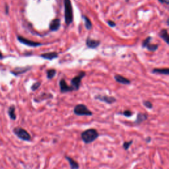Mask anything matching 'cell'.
I'll list each match as a JSON object with an SVG mask.
<instances>
[{"instance_id":"6da1fadb","label":"cell","mask_w":169,"mask_h":169,"mask_svg":"<svg viewBox=\"0 0 169 169\" xmlns=\"http://www.w3.org/2000/svg\"><path fill=\"white\" fill-rule=\"evenodd\" d=\"M81 137L82 141L84 142V143L90 144L95 142L99 137V133L96 129L90 128L82 132Z\"/></svg>"},{"instance_id":"7a4b0ae2","label":"cell","mask_w":169,"mask_h":169,"mask_svg":"<svg viewBox=\"0 0 169 169\" xmlns=\"http://www.w3.org/2000/svg\"><path fill=\"white\" fill-rule=\"evenodd\" d=\"M65 7V21L67 25H70L74 21L73 8L71 0H64Z\"/></svg>"},{"instance_id":"3957f363","label":"cell","mask_w":169,"mask_h":169,"mask_svg":"<svg viewBox=\"0 0 169 169\" xmlns=\"http://www.w3.org/2000/svg\"><path fill=\"white\" fill-rule=\"evenodd\" d=\"M13 132L15 136L23 141L30 142L31 140V136L26 129L21 127H15L13 129Z\"/></svg>"},{"instance_id":"277c9868","label":"cell","mask_w":169,"mask_h":169,"mask_svg":"<svg viewBox=\"0 0 169 169\" xmlns=\"http://www.w3.org/2000/svg\"><path fill=\"white\" fill-rule=\"evenodd\" d=\"M74 113L79 116H93V112L87 107V106L83 104H79L76 105L74 109Z\"/></svg>"},{"instance_id":"5b68a950","label":"cell","mask_w":169,"mask_h":169,"mask_svg":"<svg viewBox=\"0 0 169 169\" xmlns=\"http://www.w3.org/2000/svg\"><path fill=\"white\" fill-rule=\"evenodd\" d=\"M85 75H86L85 72L81 71V72H80L78 75H77L76 77H74V78L71 79V87L74 89L75 91H77V90L79 89L81 80L83 79V78Z\"/></svg>"},{"instance_id":"8992f818","label":"cell","mask_w":169,"mask_h":169,"mask_svg":"<svg viewBox=\"0 0 169 169\" xmlns=\"http://www.w3.org/2000/svg\"><path fill=\"white\" fill-rule=\"evenodd\" d=\"M95 99L101 101V102H104L107 104H111L116 102V99L114 96H110L107 95H98L95 96Z\"/></svg>"},{"instance_id":"52a82bcc","label":"cell","mask_w":169,"mask_h":169,"mask_svg":"<svg viewBox=\"0 0 169 169\" xmlns=\"http://www.w3.org/2000/svg\"><path fill=\"white\" fill-rule=\"evenodd\" d=\"M17 39L21 43L23 44H25L28 46H32V47H36V46H40L42 45V43L40 42H34L29 40L28 39H27V38H24L21 36H17Z\"/></svg>"},{"instance_id":"ba28073f","label":"cell","mask_w":169,"mask_h":169,"mask_svg":"<svg viewBox=\"0 0 169 169\" xmlns=\"http://www.w3.org/2000/svg\"><path fill=\"white\" fill-rule=\"evenodd\" d=\"M60 91L62 93H65L68 92H71V91H75L74 89L71 86H69L67 84L66 81L64 79H62L60 81Z\"/></svg>"},{"instance_id":"9c48e42d","label":"cell","mask_w":169,"mask_h":169,"mask_svg":"<svg viewBox=\"0 0 169 169\" xmlns=\"http://www.w3.org/2000/svg\"><path fill=\"white\" fill-rule=\"evenodd\" d=\"M53 98V95L49 93H43L39 96H36V98L34 99V100L36 103H40L42 101H44L47 99H50Z\"/></svg>"},{"instance_id":"30bf717a","label":"cell","mask_w":169,"mask_h":169,"mask_svg":"<svg viewBox=\"0 0 169 169\" xmlns=\"http://www.w3.org/2000/svg\"><path fill=\"white\" fill-rule=\"evenodd\" d=\"M148 117H149V116H148L147 114L139 112L137 115L136 119L135 120V121H134L133 123L135 124H136V125H139V124H142L143 122L146 121V120H147L148 119Z\"/></svg>"},{"instance_id":"8fae6325","label":"cell","mask_w":169,"mask_h":169,"mask_svg":"<svg viewBox=\"0 0 169 169\" xmlns=\"http://www.w3.org/2000/svg\"><path fill=\"white\" fill-rule=\"evenodd\" d=\"M60 19L57 18L52 20L50 24V29L52 31H57L60 27Z\"/></svg>"},{"instance_id":"7c38bea8","label":"cell","mask_w":169,"mask_h":169,"mask_svg":"<svg viewBox=\"0 0 169 169\" xmlns=\"http://www.w3.org/2000/svg\"><path fill=\"white\" fill-rule=\"evenodd\" d=\"M100 41L88 38L86 40V45L90 48H96L100 46Z\"/></svg>"},{"instance_id":"4fadbf2b","label":"cell","mask_w":169,"mask_h":169,"mask_svg":"<svg viewBox=\"0 0 169 169\" xmlns=\"http://www.w3.org/2000/svg\"><path fill=\"white\" fill-rule=\"evenodd\" d=\"M40 56L45 60H52L54 59L57 58L58 57V54L56 52H47L44 53V54H42L40 55Z\"/></svg>"},{"instance_id":"5bb4252c","label":"cell","mask_w":169,"mask_h":169,"mask_svg":"<svg viewBox=\"0 0 169 169\" xmlns=\"http://www.w3.org/2000/svg\"><path fill=\"white\" fill-rule=\"evenodd\" d=\"M114 79L118 83L124 84V85H129L131 83V81H130L129 79L125 78V77L120 75H114Z\"/></svg>"},{"instance_id":"9a60e30c","label":"cell","mask_w":169,"mask_h":169,"mask_svg":"<svg viewBox=\"0 0 169 169\" xmlns=\"http://www.w3.org/2000/svg\"><path fill=\"white\" fill-rule=\"evenodd\" d=\"M65 158L66 160L68 161L71 169H79V163H77L76 161H75L74 159H73L69 156H65Z\"/></svg>"},{"instance_id":"2e32d148","label":"cell","mask_w":169,"mask_h":169,"mask_svg":"<svg viewBox=\"0 0 169 169\" xmlns=\"http://www.w3.org/2000/svg\"><path fill=\"white\" fill-rule=\"evenodd\" d=\"M159 36L162 38L163 40H165L167 44H169V36H168V33L167 29H162L159 33Z\"/></svg>"},{"instance_id":"e0dca14e","label":"cell","mask_w":169,"mask_h":169,"mask_svg":"<svg viewBox=\"0 0 169 169\" xmlns=\"http://www.w3.org/2000/svg\"><path fill=\"white\" fill-rule=\"evenodd\" d=\"M8 114L11 120H15L17 118V116L15 114V107L14 105H11L8 109Z\"/></svg>"},{"instance_id":"ac0fdd59","label":"cell","mask_w":169,"mask_h":169,"mask_svg":"<svg viewBox=\"0 0 169 169\" xmlns=\"http://www.w3.org/2000/svg\"><path fill=\"white\" fill-rule=\"evenodd\" d=\"M152 72L154 74H159L163 75H168L169 74V69L168 68H155L152 70Z\"/></svg>"},{"instance_id":"d6986e66","label":"cell","mask_w":169,"mask_h":169,"mask_svg":"<svg viewBox=\"0 0 169 169\" xmlns=\"http://www.w3.org/2000/svg\"><path fill=\"white\" fill-rule=\"evenodd\" d=\"M83 20H84V22H85V28L87 30H91V28H92V27H93V25H92V23H91L90 19L87 17L85 16V15H83Z\"/></svg>"},{"instance_id":"ffe728a7","label":"cell","mask_w":169,"mask_h":169,"mask_svg":"<svg viewBox=\"0 0 169 169\" xmlns=\"http://www.w3.org/2000/svg\"><path fill=\"white\" fill-rule=\"evenodd\" d=\"M56 74V70L55 69H50L46 71V75L48 79H52Z\"/></svg>"},{"instance_id":"44dd1931","label":"cell","mask_w":169,"mask_h":169,"mask_svg":"<svg viewBox=\"0 0 169 169\" xmlns=\"http://www.w3.org/2000/svg\"><path fill=\"white\" fill-rule=\"evenodd\" d=\"M31 67H24V68H17L15 70V71H13V73L17 75L19 74H23V73H25V72L27 71L28 70H30Z\"/></svg>"},{"instance_id":"7402d4cb","label":"cell","mask_w":169,"mask_h":169,"mask_svg":"<svg viewBox=\"0 0 169 169\" xmlns=\"http://www.w3.org/2000/svg\"><path fill=\"white\" fill-rule=\"evenodd\" d=\"M146 48H147V50L149 51H151V52H155L158 48V44H149Z\"/></svg>"},{"instance_id":"603a6c76","label":"cell","mask_w":169,"mask_h":169,"mask_svg":"<svg viewBox=\"0 0 169 169\" xmlns=\"http://www.w3.org/2000/svg\"><path fill=\"white\" fill-rule=\"evenodd\" d=\"M133 143V140H130L129 142H124L123 143V148L125 151H128L129 148L130 147V146H132Z\"/></svg>"},{"instance_id":"cb8c5ba5","label":"cell","mask_w":169,"mask_h":169,"mask_svg":"<svg viewBox=\"0 0 169 169\" xmlns=\"http://www.w3.org/2000/svg\"><path fill=\"white\" fill-rule=\"evenodd\" d=\"M119 114H121L124 115V116L126 117V118H130L133 114V113L132 112V111L129 110H125L122 113H119Z\"/></svg>"},{"instance_id":"d4e9b609","label":"cell","mask_w":169,"mask_h":169,"mask_svg":"<svg viewBox=\"0 0 169 169\" xmlns=\"http://www.w3.org/2000/svg\"><path fill=\"white\" fill-rule=\"evenodd\" d=\"M143 105L145 106V107H146L148 109H152L153 107V105L152 103L150 102V101H149V100L143 101Z\"/></svg>"},{"instance_id":"484cf974","label":"cell","mask_w":169,"mask_h":169,"mask_svg":"<svg viewBox=\"0 0 169 169\" xmlns=\"http://www.w3.org/2000/svg\"><path fill=\"white\" fill-rule=\"evenodd\" d=\"M152 39V37L151 36H148L146 40H145L143 42H142V47L143 48H146V46L149 44H150V42Z\"/></svg>"},{"instance_id":"4316f807","label":"cell","mask_w":169,"mask_h":169,"mask_svg":"<svg viewBox=\"0 0 169 169\" xmlns=\"http://www.w3.org/2000/svg\"><path fill=\"white\" fill-rule=\"evenodd\" d=\"M40 85H41L40 82H36V83H35L32 85L31 90L33 91H35L36 90H37L38 88L40 87Z\"/></svg>"},{"instance_id":"83f0119b","label":"cell","mask_w":169,"mask_h":169,"mask_svg":"<svg viewBox=\"0 0 169 169\" xmlns=\"http://www.w3.org/2000/svg\"><path fill=\"white\" fill-rule=\"evenodd\" d=\"M107 23L108 25L110 27H114L116 26V24L115 22H114L113 21H111V20H109L107 21Z\"/></svg>"},{"instance_id":"f1b7e54d","label":"cell","mask_w":169,"mask_h":169,"mask_svg":"<svg viewBox=\"0 0 169 169\" xmlns=\"http://www.w3.org/2000/svg\"><path fill=\"white\" fill-rule=\"evenodd\" d=\"M151 140H152V139H151V137H147L146 138V143H150V142H151Z\"/></svg>"},{"instance_id":"f546056e","label":"cell","mask_w":169,"mask_h":169,"mask_svg":"<svg viewBox=\"0 0 169 169\" xmlns=\"http://www.w3.org/2000/svg\"><path fill=\"white\" fill-rule=\"evenodd\" d=\"M159 2L162 3H166V4H168V0H158Z\"/></svg>"},{"instance_id":"4dcf8cb0","label":"cell","mask_w":169,"mask_h":169,"mask_svg":"<svg viewBox=\"0 0 169 169\" xmlns=\"http://www.w3.org/2000/svg\"><path fill=\"white\" fill-rule=\"evenodd\" d=\"M3 58V55L1 52H0V59H2Z\"/></svg>"},{"instance_id":"1f68e13d","label":"cell","mask_w":169,"mask_h":169,"mask_svg":"<svg viewBox=\"0 0 169 169\" xmlns=\"http://www.w3.org/2000/svg\"><path fill=\"white\" fill-rule=\"evenodd\" d=\"M125 2H129V0H125Z\"/></svg>"}]
</instances>
